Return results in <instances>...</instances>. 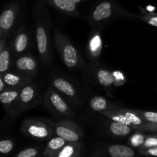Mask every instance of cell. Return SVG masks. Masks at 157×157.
Listing matches in <instances>:
<instances>
[{
	"mask_svg": "<svg viewBox=\"0 0 157 157\" xmlns=\"http://www.w3.org/2000/svg\"><path fill=\"white\" fill-rule=\"evenodd\" d=\"M113 6L110 2L104 1L99 3L92 12L91 18L94 21H101L110 18L113 15Z\"/></svg>",
	"mask_w": 157,
	"mask_h": 157,
	"instance_id": "obj_8",
	"label": "cell"
},
{
	"mask_svg": "<svg viewBox=\"0 0 157 157\" xmlns=\"http://www.w3.org/2000/svg\"><path fill=\"white\" fill-rule=\"evenodd\" d=\"M103 43L101 36L98 32L94 34L90 38L88 44V50L93 58H98L100 56L102 51Z\"/></svg>",
	"mask_w": 157,
	"mask_h": 157,
	"instance_id": "obj_19",
	"label": "cell"
},
{
	"mask_svg": "<svg viewBox=\"0 0 157 157\" xmlns=\"http://www.w3.org/2000/svg\"><path fill=\"white\" fill-rule=\"evenodd\" d=\"M74 2H76L77 4H78V3H80V2H84V1H85V0H73Z\"/></svg>",
	"mask_w": 157,
	"mask_h": 157,
	"instance_id": "obj_35",
	"label": "cell"
},
{
	"mask_svg": "<svg viewBox=\"0 0 157 157\" xmlns=\"http://www.w3.org/2000/svg\"><path fill=\"white\" fill-rule=\"evenodd\" d=\"M136 153L130 146L113 144L107 147L101 153V157H135Z\"/></svg>",
	"mask_w": 157,
	"mask_h": 157,
	"instance_id": "obj_7",
	"label": "cell"
},
{
	"mask_svg": "<svg viewBox=\"0 0 157 157\" xmlns=\"http://www.w3.org/2000/svg\"><path fill=\"white\" fill-rule=\"evenodd\" d=\"M102 114L104 115L105 117H108L113 121H116V122L122 123V124H126V125L130 126L131 128H133L132 124L130 121L127 119L125 117V115L123 113H121L120 110H106L104 111H102Z\"/></svg>",
	"mask_w": 157,
	"mask_h": 157,
	"instance_id": "obj_23",
	"label": "cell"
},
{
	"mask_svg": "<svg viewBox=\"0 0 157 157\" xmlns=\"http://www.w3.org/2000/svg\"><path fill=\"white\" fill-rule=\"evenodd\" d=\"M28 44H29V38L28 35L25 32H18L16 35L14 41V48L16 53H22L27 48Z\"/></svg>",
	"mask_w": 157,
	"mask_h": 157,
	"instance_id": "obj_21",
	"label": "cell"
},
{
	"mask_svg": "<svg viewBox=\"0 0 157 157\" xmlns=\"http://www.w3.org/2000/svg\"><path fill=\"white\" fill-rule=\"evenodd\" d=\"M135 111L143 118L146 123L150 124H157V112L144 111V110L134 109Z\"/></svg>",
	"mask_w": 157,
	"mask_h": 157,
	"instance_id": "obj_26",
	"label": "cell"
},
{
	"mask_svg": "<svg viewBox=\"0 0 157 157\" xmlns=\"http://www.w3.org/2000/svg\"><path fill=\"white\" fill-rule=\"evenodd\" d=\"M109 130L110 133L117 136H125L131 133L133 128L128 125L120 122L113 121L109 126Z\"/></svg>",
	"mask_w": 157,
	"mask_h": 157,
	"instance_id": "obj_20",
	"label": "cell"
},
{
	"mask_svg": "<svg viewBox=\"0 0 157 157\" xmlns=\"http://www.w3.org/2000/svg\"><path fill=\"white\" fill-rule=\"evenodd\" d=\"M55 41L61 60L67 67L74 68L79 61L78 54L70 40L61 32H55Z\"/></svg>",
	"mask_w": 157,
	"mask_h": 157,
	"instance_id": "obj_2",
	"label": "cell"
},
{
	"mask_svg": "<svg viewBox=\"0 0 157 157\" xmlns=\"http://www.w3.org/2000/svg\"><path fill=\"white\" fill-rule=\"evenodd\" d=\"M146 138H147V136H146L145 134H144L140 130L136 132V133H133V134L129 138V146L131 147L132 148H141V147H143V145H144V142H145Z\"/></svg>",
	"mask_w": 157,
	"mask_h": 157,
	"instance_id": "obj_24",
	"label": "cell"
},
{
	"mask_svg": "<svg viewBox=\"0 0 157 157\" xmlns=\"http://www.w3.org/2000/svg\"><path fill=\"white\" fill-rule=\"evenodd\" d=\"M36 41L38 53L44 64L49 61L48 37L45 27L41 23H38L36 27Z\"/></svg>",
	"mask_w": 157,
	"mask_h": 157,
	"instance_id": "obj_5",
	"label": "cell"
},
{
	"mask_svg": "<svg viewBox=\"0 0 157 157\" xmlns=\"http://www.w3.org/2000/svg\"><path fill=\"white\" fill-rule=\"evenodd\" d=\"M90 107L94 111H104L107 108V101L104 97H94L90 101Z\"/></svg>",
	"mask_w": 157,
	"mask_h": 157,
	"instance_id": "obj_25",
	"label": "cell"
},
{
	"mask_svg": "<svg viewBox=\"0 0 157 157\" xmlns=\"http://www.w3.org/2000/svg\"><path fill=\"white\" fill-rule=\"evenodd\" d=\"M121 113L125 115L126 117L130 121L133 126V129L136 130H142V128L145 125L146 122L143 118L136 113L134 109H121L119 110Z\"/></svg>",
	"mask_w": 157,
	"mask_h": 157,
	"instance_id": "obj_16",
	"label": "cell"
},
{
	"mask_svg": "<svg viewBox=\"0 0 157 157\" xmlns=\"http://www.w3.org/2000/svg\"><path fill=\"white\" fill-rule=\"evenodd\" d=\"M39 153L38 149L35 147H29L20 151L15 157H37Z\"/></svg>",
	"mask_w": 157,
	"mask_h": 157,
	"instance_id": "obj_28",
	"label": "cell"
},
{
	"mask_svg": "<svg viewBox=\"0 0 157 157\" xmlns=\"http://www.w3.org/2000/svg\"><path fill=\"white\" fill-rule=\"evenodd\" d=\"M17 14V6L15 4L8 6L0 16L1 38L6 36L7 32L13 26Z\"/></svg>",
	"mask_w": 157,
	"mask_h": 157,
	"instance_id": "obj_6",
	"label": "cell"
},
{
	"mask_svg": "<svg viewBox=\"0 0 157 157\" xmlns=\"http://www.w3.org/2000/svg\"><path fill=\"white\" fill-rule=\"evenodd\" d=\"M53 85L57 90L65 94L66 96L74 98L76 95V90L73 85L64 78H55L53 81Z\"/></svg>",
	"mask_w": 157,
	"mask_h": 157,
	"instance_id": "obj_17",
	"label": "cell"
},
{
	"mask_svg": "<svg viewBox=\"0 0 157 157\" xmlns=\"http://www.w3.org/2000/svg\"><path fill=\"white\" fill-rule=\"evenodd\" d=\"M113 78H114V84L117 87H119V86H122L125 84L126 81V77L124 75V74L123 72L119 71H113Z\"/></svg>",
	"mask_w": 157,
	"mask_h": 157,
	"instance_id": "obj_30",
	"label": "cell"
},
{
	"mask_svg": "<svg viewBox=\"0 0 157 157\" xmlns=\"http://www.w3.org/2000/svg\"><path fill=\"white\" fill-rule=\"evenodd\" d=\"M15 67L20 71L27 75H35L37 71V62L33 57L30 55H24L15 61Z\"/></svg>",
	"mask_w": 157,
	"mask_h": 157,
	"instance_id": "obj_9",
	"label": "cell"
},
{
	"mask_svg": "<svg viewBox=\"0 0 157 157\" xmlns=\"http://www.w3.org/2000/svg\"><path fill=\"white\" fill-rule=\"evenodd\" d=\"M2 76L7 87L21 88L26 84L31 83L29 78L23 77L21 75H16V74L11 73V72H6V73L2 74Z\"/></svg>",
	"mask_w": 157,
	"mask_h": 157,
	"instance_id": "obj_11",
	"label": "cell"
},
{
	"mask_svg": "<svg viewBox=\"0 0 157 157\" xmlns=\"http://www.w3.org/2000/svg\"><path fill=\"white\" fill-rule=\"evenodd\" d=\"M61 12L71 15H80L77 10V3L73 0H45Z\"/></svg>",
	"mask_w": 157,
	"mask_h": 157,
	"instance_id": "obj_10",
	"label": "cell"
},
{
	"mask_svg": "<svg viewBox=\"0 0 157 157\" xmlns=\"http://www.w3.org/2000/svg\"><path fill=\"white\" fill-rule=\"evenodd\" d=\"M81 146L79 142H67L52 157H80Z\"/></svg>",
	"mask_w": 157,
	"mask_h": 157,
	"instance_id": "obj_13",
	"label": "cell"
},
{
	"mask_svg": "<svg viewBox=\"0 0 157 157\" xmlns=\"http://www.w3.org/2000/svg\"><path fill=\"white\" fill-rule=\"evenodd\" d=\"M55 134L67 142H79L83 132L78 124L69 120L62 121L55 125Z\"/></svg>",
	"mask_w": 157,
	"mask_h": 157,
	"instance_id": "obj_3",
	"label": "cell"
},
{
	"mask_svg": "<svg viewBox=\"0 0 157 157\" xmlns=\"http://www.w3.org/2000/svg\"><path fill=\"white\" fill-rule=\"evenodd\" d=\"M138 153H139V154L144 156L157 157V147L138 149Z\"/></svg>",
	"mask_w": 157,
	"mask_h": 157,
	"instance_id": "obj_31",
	"label": "cell"
},
{
	"mask_svg": "<svg viewBox=\"0 0 157 157\" xmlns=\"http://www.w3.org/2000/svg\"><path fill=\"white\" fill-rule=\"evenodd\" d=\"M6 88H8V87L7 86H6L4 79H3L2 74H1V75H0V91H3V90H6Z\"/></svg>",
	"mask_w": 157,
	"mask_h": 157,
	"instance_id": "obj_34",
	"label": "cell"
},
{
	"mask_svg": "<svg viewBox=\"0 0 157 157\" xmlns=\"http://www.w3.org/2000/svg\"><path fill=\"white\" fill-rule=\"evenodd\" d=\"M10 64V55L9 51L6 48L5 38H1L0 41V72L4 74L7 72Z\"/></svg>",
	"mask_w": 157,
	"mask_h": 157,
	"instance_id": "obj_18",
	"label": "cell"
},
{
	"mask_svg": "<svg viewBox=\"0 0 157 157\" xmlns=\"http://www.w3.org/2000/svg\"><path fill=\"white\" fill-rule=\"evenodd\" d=\"M21 88H12L8 87L0 94V101L5 107H9L15 101H18L19 98Z\"/></svg>",
	"mask_w": 157,
	"mask_h": 157,
	"instance_id": "obj_15",
	"label": "cell"
},
{
	"mask_svg": "<svg viewBox=\"0 0 157 157\" xmlns=\"http://www.w3.org/2000/svg\"><path fill=\"white\" fill-rule=\"evenodd\" d=\"M141 20L147 24L153 25L157 28V14L152 12V13H144V15L141 16Z\"/></svg>",
	"mask_w": 157,
	"mask_h": 157,
	"instance_id": "obj_29",
	"label": "cell"
},
{
	"mask_svg": "<svg viewBox=\"0 0 157 157\" xmlns=\"http://www.w3.org/2000/svg\"><path fill=\"white\" fill-rule=\"evenodd\" d=\"M141 131H150L153 132V133H157V124L146 123Z\"/></svg>",
	"mask_w": 157,
	"mask_h": 157,
	"instance_id": "obj_33",
	"label": "cell"
},
{
	"mask_svg": "<svg viewBox=\"0 0 157 157\" xmlns=\"http://www.w3.org/2000/svg\"><path fill=\"white\" fill-rule=\"evenodd\" d=\"M21 131L29 137L44 140L55 134V125H51L48 122L32 118L24 121L21 125Z\"/></svg>",
	"mask_w": 157,
	"mask_h": 157,
	"instance_id": "obj_1",
	"label": "cell"
},
{
	"mask_svg": "<svg viewBox=\"0 0 157 157\" xmlns=\"http://www.w3.org/2000/svg\"><path fill=\"white\" fill-rule=\"evenodd\" d=\"M45 105L55 113L62 116H71V110L67 103L55 90L49 87L45 92L44 97Z\"/></svg>",
	"mask_w": 157,
	"mask_h": 157,
	"instance_id": "obj_4",
	"label": "cell"
},
{
	"mask_svg": "<svg viewBox=\"0 0 157 157\" xmlns=\"http://www.w3.org/2000/svg\"><path fill=\"white\" fill-rule=\"evenodd\" d=\"M67 143V142L65 140L58 136L51 138L46 145L44 153H43V156L52 157L54 155L56 154Z\"/></svg>",
	"mask_w": 157,
	"mask_h": 157,
	"instance_id": "obj_14",
	"label": "cell"
},
{
	"mask_svg": "<svg viewBox=\"0 0 157 157\" xmlns=\"http://www.w3.org/2000/svg\"><path fill=\"white\" fill-rule=\"evenodd\" d=\"M14 148V143L11 140L4 139L0 141V153L6 155L10 153Z\"/></svg>",
	"mask_w": 157,
	"mask_h": 157,
	"instance_id": "obj_27",
	"label": "cell"
},
{
	"mask_svg": "<svg viewBox=\"0 0 157 157\" xmlns=\"http://www.w3.org/2000/svg\"><path fill=\"white\" fill-rule=\"evenodd\" d=\"M36 90L32 84H28L20 90L19 98L18 100V104L21 107H26L29 104H32L35 98H36Z\"/></svg>",
	"mask_w": 157,
	"mask_h": 157,
	"instance_id": "obj_12",
	"label": "cell"
},
{
	"mask_svg": "<svg viewBox=\"0 0 157 157\" xmlns=\"http://www.w3.org/2000/svg\"><path fill=\"white\" fill-rule=\"evenodd\" d=\"M97 78L100 84L104 87H110L114 83L113 72L106 69H100L97 72Z\"/></svg>",
	"mask_w": 157,
	"mask_h": 157,
	"instance_id": "obj_22",
	"label": "cell"
},
{
	"mask_svg": "<svg viewBox=\"0 0 157 157\" xmlns=\"http://www.w3.org/2000/svg\"><path fill=\"white\" fill-rule=\"evenodd\" d=\"M154 147H157V134L147 136L145 142L141 148H150Z\"/></svg>",
	"mask_w": 157,
	"mask_h": 157,
	"instance_id": "obj_32",
	"label": "cell"
}]
</instances>
